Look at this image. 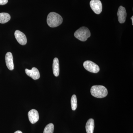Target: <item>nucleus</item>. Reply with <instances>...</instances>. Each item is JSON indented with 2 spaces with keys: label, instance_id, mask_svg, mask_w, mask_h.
<instances>
[{
  "label": "nucleus",
  "instance_id": "1",
  "mask_svg": "<svg viewBox=\"0 0 133 133\" xmlns=\"http://www.w3.org/2000/svg\"><path fill=\"white\" fill-rule=\"evenodd\" d=\"M63 19L60 15L52 12L49 14L47 17V22L48 25L51 28H56L62 24Z\"/></svg>",
  "mask_w": 133,
  "mask_h": 133
},
{
  "label": "nucleus",
  "instance_id": "2",
  "mask_svg": "<svg viewBox=\"0 0 133 133\" xmlns=\"http://www.w3.org/2000/svg\"><path fill=\"white\" fill-rule=\"evenodd\" d=\"M91 93L93 97L97 98H103L106 97L108 92L104 86L100 85L92 86L91 88Z\"/></svg>",
  "mask_w": 133,
  "mask_h": 133
},
{
  "label": "nucleus",
  "instance_id": "3",
  "mask_svg": "<svg viewBox=\"0 0 133 133\" xmlns=\"http://www.w3.org/2000/svg\"><path fill=\"white\" fill-rule=\"evenodd\" d=\"M74 36L79 41L85 42L91 36V33L88 28L82 27L74 33Z\"/></svg>",
  "mask_w": 133,
  "mask_h": 133
},
{
  "label": "nucleus",
  "instance_id": "4",
  "mask_svg": "<svg viewBox=\"0 0 133 133\" xmlns=\"http://www.w3.org/2000/svg\"><path fill=\"white\" fill-rule=\"evenodd\" d=\"M83 66L87 70L90 72L97 73L99 71V66L92 61H85L83 63Z\"/></svg>",
  "mask_w": 133,
  "mask_h": 133
},
{
  "label": "nucleus",
  "instance_id": "5",
  "mask_svg": "<svg viewBox=\"0 0 133 133\" xmlns=\"http://www.w3.org/2000/svg\"><path fill=\"white\" fill-rule=\"evenodd\" d=\"M90 6L95 14L98 15L102 12V5L99 0H91L90 2Z\"/></svg>",
  "mask_w": 133,
  "mask_h": 133
},
{
  "label": "nucleus",
  "instance_id": "6",
  "mask_svg": "<svg viewBox=\"0 0 133 133\" xmlns=\"http://www.w3.org/2000/svg\"><path fill=\"white\" fill-rule=\"evenodd\" d=\"M15 36L17 42L22 45H26L27 40L26 35L21 31L16 30L15 31Z\"/></svg>",
  "mask_w": 133,
  "mask_h": 133
},
{
  "label": "nucleus",
  "instance_id": "7",
  "mask_svg": "<svg viewBox=\"0 0 133 133\" xmlns=\"http://www.w3.org/2000/svg\"><path fill=\"white\" fill-rule=\"evenodd\" d=\"M117 16L118 17V20L120 23H123L125 22L127 14L125 8L122 6L119 7Z\"/></svg>",
  "mask_w": 133,
  "mask_h": 133
},
{
  "label": "nucleus",
  "instance_id": "8",
  "mask_svg": "<svg viewBox=\"0 0 133 133\" xmlns=\"http://www.w3.org/2000/svg\"><path fill=\"white\" fill-rule=\"evenodd\" d=\"M25 72L28 76H29L34 80H36L40 78V72L38 69L35 67H33L31 70L26 69Z\"/></svg>",
  "mask_w": 133,
  "mask_h": 133
},
{
  "label": "nucleus",
  "instance_id": "9",
  "mask_svg": "<svg viewBox=\"0 0 133 133\" xmlns=\"http://www.w3.org/2000/svg\"><path fill=\"white\" fill-rule=\"evenodd\" d=\"M29 120L32 124L37 122L39 119V114L38 111L35 109H32L29 112L28 114Z\"/></svg>",
  "mask_w": 133,
  "mask_h": 133
},
{
  "label": "nucleus",
  "instance_id": "10",
  "mask_svg": "<svg viewBox=\"0 0 133 133\" xmlns=\"http://www.w3.org/2000/svg\"><path fill=\"white\" fill-rule=\"evenodd\" d=\"M6 65L8 69L10 70H13L14 68V62H13V57L12 53L10 52H8L6 54L5 57Z\"/></svg>",
  "mask_w": 133,
  "mask_h": 133
},
{
  "label": "nucleus",
  "instance_id": "11",
  "mask_svg": "<svg viewBox=\"0 0 133 133\" xmlns=\"http://www.w3.org/2000/svg\"><path fill=\"white\" fill-rule=\"evenodd\" d=\"M52 70L53 74L56 77H58L59 75V62L57 58H55L53 59L52 64Z\"/></svg>",
  "mask_w": 133,
  "mask_h": 133
},
{
  "label": "nucleus",
  "instance_id": "12",
  "mask_svg": "<svg viewBox=\"0 0 133 133\" xmlns=\"http://www.w3.org/2000/svg\"><path fill=\"white\" fill-rule=\"evenodd\" d=\"M94 128V121L93 119H88L86 124L85 128L87 133H93Z\"/></svg>",
  "mask_w": 133,
  "mask_h": 133
},
{
  "label": "nucleus",
  "instance_id": "13",
  "mask_svg": "<svg viewBox=\"0 0 133 133\" xmlns=\"http://www.w3.org/2000/svg\"><path fill=\"white\" fill-rule=\"evenodd\" d=\"M10 18V16L8 13H0V23L2 24L6 23L9 21Z\"/></svg>",
  "mask_w": 133,
  "mask_h": 133
},
{
  "label": "nucleus",
  "instance_id": "14",
  "mask_svg": "<svg viewBox=\"0 0 133 133\" xmlns=\"http://www.w3.org/2000/svg\"><path fill=\"white\" fill-rule=\"evenodd\" d=\"M71 103L72 109L73 111H75L77 107V97L76 95H73L72 96L71 100Z\"/></svg>",
  "mask_w": 133,
  "mask_h": 133
},
{
  "label": "nucleus",
  "instance_id": "15",
  "mask_svg": "<svg viewBox=\"0 0 133 133\" xmlns=\"http://www.w3.org/2000/svg\"><path fill=\"white\" fill-rule=\"evenodd\" d=\"M54 130V125L52 123H50L45 127L43 133H53Z\"/></svg>",
  "mask_w": 133,
  "mask_h": 133
},
{
  "label": "nucleus",
  "instance_id": "16",
  "mask_svg": "<svg viewBox=\"0 0 133 133\" xmlns=\"http://www.w3.org/2000/svg\"><path fill=\"white\" fill-rule=\"evenodd\" d=\"M8 0H0V5H6L8 3Z\"/></svg>",
  "mask_w": 133,
  "mask_h": 133
},
{
  "label": "nucleus",
  "instance_id": "17",
  "mask_svg": "<svg viewBox=\"0 0 133 133\" xmlns=\"http://www.w3.org/2000/svg\"><path fill=\"white\" fill-rule=\"evenodd\" d=\"M14 133H23L22 131H16V132H15Z\"/></svg>",
  "mask_w": 133,
  "mask_h": 133
},
{
  "label": "nucleus",
  "instance_id": "18",
  "mask_svg": "<svg viewBox=\"0 0 133 133\" xmlns=\"http://www.w3.org/2000/svg\"><path fill=\"white\" fill-rule=\"evenodd\" d=\"M131 19L132 20V24L133 25V16H132V17H131Z\"/></svg>",
  "mask_w": 133,
  "mask_h": 133
}]
</instances>
